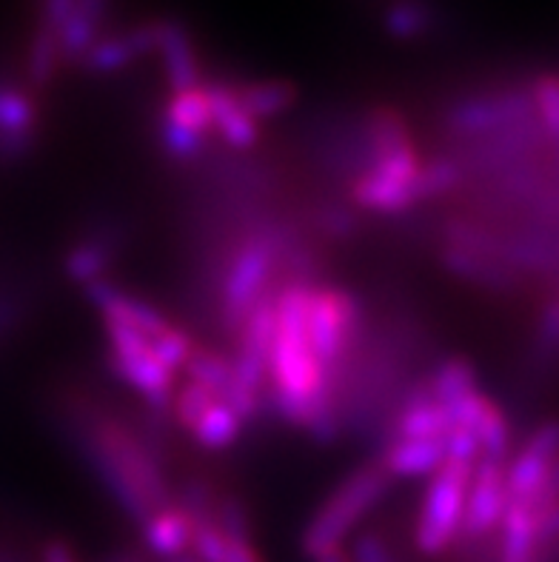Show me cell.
<instances>
[{
	"instance_id": "6da1fadb",
	"label": "cell",
	"mask_w": 559,
	"mask_h": 562,
	"mask_svg": "<svg viewBox=\"0 0 559 562\" xmlns=\"http://www.w3.org/2000/svg\"><path fill=\"white\" fill-rule=\"evenodd\" d=\"M391 485L394 480L385 474L377 460L351 471L303 528V537H300L303 554L314 562L343 554V542L355 535V528L380 506L382 499L389 497Z\"/></svg>"
},
{
	"instance_id": "7a4b0ae2",
	"label": "cell",
	"mask_w": 559,
	"mask_h": 562,
	"mask_svg": "<svg viewBox=\"0 0 559 562\" xmlns=\"http://www.w3.org/2000/svg\"><path fill=\"white\" fill-rule=\"evenodd\" d=\"M474 465L460 460H446L434 471L420 497L414 514V549L425 557H437L448 551L460 537L462 508H466L468 483H471Z\"/></svg>"
},
{
	"instance_id": "3957f363",
	"label": "cell",
	"mask_w": 559,
	"mask_h": 562,
	"mask_svg": "<svg viewBox=\"0 0 559 562\" xmlns=\"http://www.w3.org/2000/svg\"><path fill=\"white\" fill-rule=\"evenodd\" d=\"M425 157L420 155L417 143L394 151L391 157L374 164L355 180L346 183V198L357 212L396 217L417 209V175Z\"/></svg>"
},
{
	"instance_id": "277c9868",
	"label": "cell",
	"mask_w": 559,
	"mask_h": 562,
	"mask_svg": "<svg viewBox=\"0 0 559 562\" xmlns=\"http://www.w3.org/2000/svg\"><path fill=\"white\" fill-rule=\"evenodd\" d=\"M534 117L537 112L528 89H496L454 100L443 114V132L457 143H471Z\"/></svg>"
},
{
	"instance_id": "5b68a950",
	"label": "cell",
	"mask_w": 559,
	"mask_h": 562,
	"mask_svg": "<svg viewBox=\"0 0 559 562\" xmlns=\"http://www.w3.org/2000/svg\"><path fill=\"white\" fill-rule=\"evenodd\" d=\"M508 492H505V463L480 460L474 465L471 483H468L466 508H462V526L457 540L466 546H480L491 540L500 522H503Z\"/></svg>"
},
{
	"instance_id": "8992f818",
	"label": "cell",
	"mask_w": 559,
	"mask_h": 562,
	"mask_svg": "<svg viewBox=\"0 0 559 562\" xmlns=\"http://www.w3.org/2000/svg\"><path fill=\"white\" fill-rule=\"evenodd\" d=\"M559 460V420H546L534 428L523 449L505 463V492L508 499L532 503L539 494L546 474Z\"/></svg>"
},
{
	"instance_id": "52a82bcc",
	"label": "cell",
	"mask_w": 559,
	"mask_h": 562,
	"mask_svg": "<svg viewBox=\"0 0 559 562\" xmlns=\"http://www.w3.org/2000/svg\"><path fill=\"white\" fill-rule=\"evenodd\" d=\"M451 414V423L460 428H468L480 442L482 460L505 463L511 454V423L505 412L496 406L489 394L474 392L468 397L457 400L454 406L446 408Z\"/></svg>"
},
{
	"instance_id": "ba28073f",
	"label": "cell",
	"mask_w": 559,
	"mask_h": 562,
	"mask_svg": "<svg viewBox=\"0 0 559 562\" xmlns=\"http://www.w3.org/2000/svg\"><path fill=\"white\" fill-rule=\"evenodd\" d=\"M41 114L32 94L0 80V164H21L37 149Z\"/></svg>"
},
{
	"instance_id": "9c48e42d",
	"label": "cell",
	"mask_w": 559,
	"mask_h": 562,
	"mask_svg": "<svg viewBox=\"0 0 559 562\" xmlns=\"http://www.w3.org/2000/svg\"><path fill=\"white\" fill-rule=\"evenodd\" d=\"M123 228L114 223H98L80 237L64 257V271L71 283L89 285L107 280V271L123 249Z\"/></svg>"
},
{
	"instance_id": "30bf717a",
	"label": "cell",
	"mask_w": 559,
	"mask_h": 562,
	"mask_svg": "<svg viewBox=\"0 0 559 562\" xmlns=\"http://www.w3.org/2000/svg\"><path fill=\"white\" fill-rule=\"evenodd\" d=\"M83 289L89 303L103 314V321L132 326L143 337H149V340H155L157 335H164L166 328L171 326V321L160 308H155L146 300L135 297V294L123 292L121 285L109 283V280H98V283H89Z\"/></svg>"
},
{
	"instance_id": "8fae6325",
	"label": "cell",
	"mask_w": 559,
	"mask_h": 562,
	"mask_svg": "<svg viewBox=\"0 0 559 562\" xmlns=\"http://www.w3.org/2000/svg\"><path fill=\"white\" fill-rule=\"evenodd\" d=\"M209 109H212V135L234 151H251L260 143V126L248 117L246 109L237 103L228 80H214L205 86Z\"/></svg>"
},
{
	"instance_id": "7c38bea8",
	"label": "cell",
	"mask_w": 559,
	"mask_h": 562,
	"mask_svg": "<svg viewBox=\"0 0 559 562\" xmlns=\"http://www.w3.org/2000/svg\"><path fill=\"white\" fill-rule=\"evenodd\" d=\"M155 52L164 60L166 83L171 86V92H186L200 86L198 52H194L189 29L178 21H155Z\"/></svg>"
},
{
	"instance_id": "4fadbf2b",
	"label": "cell",
	"mask_w": 559,
	"mask_h": 562,
	"mask_svg": "<svg viewBox=\"0 0 559 562\" xmlns=\"http://www.w3.org/2000/svg\"><path fill=\"white\" fill-rule=\"evenodd\" d=\"M157 43V29L155 23H143V26L128 29L123 35L112 37H98L92 43V49L86 52L80 64L94 75H109V71H121L132 66L137 57L152 55Z\"/></svg>"
},
{
	"instance_id": "5bb4252c",
	"label": "cell",
	"mask_w": 559,
	"mask_h": 562,
	"mask_svg": "<svg viewBox=\"0 0 559 562\" xmlns=\"http://www.w3.org/2000/svg\"><path fill=\"white\" fill-rule=\"evenodd\" d=\"M448 460L446 437L443 440H391L377 451V463L391 480L432 477Z\"/></svg>"
},
{
	"instance_id": "9a60e30c",
	"label": "cell",
	"mask_w": 559,
	"mask_h": 562,
	"mask_svg": "<svg viewBox=\"0 0 559 562\" xmlns=\"http://www.w3.org/2000/svg\"><path fill=\"white\" fill-rule=\"evenodd\" d=\"M437 257L439 266L448 274L471 285H482V289H491V292H514L519 285V271H514L503 260H494V257L474 255V251L457 249V246H448V243H443Z\"/></svg>"
},
{
	"instance_id": "2e32d148",
	"label": "cell",
	"mask_w": 559,
	"mask_h": 562,
	"mask_svg": "<svg viewBox=\"0 0 559 562\" xmlns=\"http://www.w3.org/2000/svg\"><path fill=\"white\" fill-rule=\"evenodd\" d=\"M191 535H194V520L183 508H160L141 526L143 554H146V560L152 557L155 562L186 554L191 549Z\"/></svg>"
},
{
	"instance_id": "e0dca14e",
	"label": "cell",
	"mask_w": 559,
	"mask_h": 562,
	"mask_svg": "<svg viewBox=\"0 0 559 562\" xmlns=\"http://www.w3.org/2000/svg\"><path fill=\"white\" fill-rule=\"evenodd\" d=\"M234 98L246 109L248 117L266 121L289 112L298 103V89L289 80H257V83H232Z\"/></svg>"
},
{
	"instance_id": "ac0fdd59",
	"label": "cell",
	"mask_w": 559,
	"mask_h": 562,
	"mask_svg": "<svg viewBox=\"0 0 559 562\" xmlns=\"http://www.w3.org/2000/svg\"><path fill=\"white\" fill-rule=\"evenodd\" d=\"M425 385L432 397L439 406H454L457 400L468 397V394L480 392V380H477V369L466 357H446L439 360L428 374H425Z\"/></svg>"
},
{
	"instance_id": "d6986e66",
	"label": "cell",
	"mask_w": 559,
	"mask_h": 562,
	"mask_svg": "<svg viewBox=\"0 0 559 562\" xmlns=\"http://www.w3.org/2000/svg\"><path fill=\"white\" fill-rule=\"evenodd\" d=\"M243 420L223 400H214L212 406L200 414V420L191 426L189 437L203 451H226L243 440Z\"/></svg>"
},
{
	"instance_id": "ffe728a7",
	"label": "cell",
	"mask_w": 559,
	"mask_h": 562,
	"mask_svg": "<svg viewBox=\"0 0 559 562\" xmlns=\"http://www.w3.org/2000/svg\"><path fill=\"white\" fill-rule=\"evenodd\" d=\"M191 554L200 562H266L255 542H237L214 526H194Z\"/></svg>"
},
{
	"instance_id": "44dd1931",
	"label": "cell",
	"mask_w": 559,
	"mask_h": 562,
	"mask_svg": "<svg viewBox=\"0 0 559 562\" xmlns=\"http://www.w3.org/2000/svg\"><path fill=\"white\" fill-rule=\"evenodd\" d=\"M309 228L314 235L328 237V240H355L362 232V217L351 203H340V200H317L309 209Z\"/></svg>"
},
{
	"instance_id": "7402d4cb",
	"label": "cell",
	"mask_w": 559,
	"mask_h": 562,
	"mask_svg": "<svg viewBox=\"0 0 559 562\" xmlns=\"http://www.w3.org/2000/svg\"><path fill=\"white\" fill-rule=\"evenodd\" d=\"M157 146H160V151L169 157L171 164L194 166L209 157L212 137L178 126V123L166 121L164 114H160V121H157Z\"/></svg>"
},
{
	"instance_id": "603a6c76",
	"label": "cell",
	"mask_w": 559,
	"mask_h": 562,
	"mask_svg": "<svg viewBox=\"0 0 559 562\" xmlns=\"http://www.w3.org/2000/svg\"><path fill=\"white\" fill-rule=\"evenodd\" d=\"M164 117L178 126L191 128L198 135H212V109H209V94L205 86H194L186 92H171L169 103L164 109Z\"/></svg>"
},
{
	"instance_id": "cb8c5ba5",
	"label": "cell",
	"mask_w": 559,
	"mask_h": 562,
	"mask_svg": "<svg viewBox=\"0 0 559 562\" xmlns=\"http://www.w3.org/2000/svg\"><path fill=\"white\" fill-rule=\"evenodd\" d=\"M382 26L396 41H417L434 29V9L423 0H394L382 14Z\"/></svg>"
},
{
	"instance_id": "d4e9b609",
	"label": "cell",
	"mask_w": 559,
	"mask_h": 562,
	"mask_svg": "<svg viewBox=\"0 0 559 562\" xmlns=\"http://www.w3.org/2000/svg\"><path fill=\"white\" fill-rule=\"evenodd\" d=\"M183 371L189 383L200 385L205 392H212L214 397H220V394L226 392L228 380H232V360L226 355H220V351L198 346V349L191 351L189 360H186Z\"/></svg>"
},
{
	"instance_id": "484cf974",
	"label": "cell",
	"mask_w": 559,
	"mask_h": 562,
	"mask_svg": "<svg viewBox=\"0 0 559 562\" xmlns=\"http://www.w3.org/2000/svg\"><path fill=\"white\" fill-rule=\"evenodd\" d=\"M64 64L60 60V49H57V37L52 29L41 26L35 29V35H32V43H29L26 52V78L29 83L35 86V89H43V86H49L57 75V66Z\"/></svg>"
},
{
	"instance_id": "4316f807",
	"label": "cell",
	"mask_w": 559,
	"mask_h": 562,
	"mask_svg": "<svg viewBox=\"0 0 559 562\" xmlns=\"http://www.w3.org/2000/svg\"><path fill=\"white\" fill-rule=\"evenodd\" d=\"M528 92H532L543 135L548 137V143H559V75H551V71L539 75Z\"/></svg>"
},
{
	"instance_id": "83f0119b",
	"label": "cell",
	"mask_w": 559,
	"mask_h": 562,
	"mask_svg": "<svg viewBox=\"0 0 559 562\" xmlns=\"http://www.w3.org/2000/svg\"><path fill=\"white\" fill-rule=\"evenodd\" d=\"M214 528L237 542H255L251 512H248L246 503L232 492H220L217 512H214Z\"/></svg>"
},
{
	"instance_id": "f1b7e54d",
	"label": "cell",
	"mask_w": 559,
	"mask_h": 562,
	"mask_svg": "<svg viewBox=\"0 0 559 562\" xmlns=\"http://www.w3.org/2000/svg\"><path fill=\"white\" fill-rule=\"evenodd\" d=\"M149 349L152 355L166 366V369L175 371V369H183L186 360L191 357V351L198 349V342H194V337H191L186 328H178L175 323H171L164 335H157L155 340H149Z\"/></svg>"
},
{
	"instance_id": "f546056e",
	"label": "cell",
	"mask_w": 559,
	"mask_h": 562,
	"mask_svg": "<svg viewBox=\"0 0 559 562\" xmlns=\"http://www.w3.org/2000/svg\"><path fill=\"white\" fill-rule=\"evenodd\" d=\"M348 557H351L348 562H400L396 551L391 549V542L377 535V531H360L351 542Z\"/></svg>"
},
{
	"instance_id": "4dcf8cb0",
	"label": "cell",
	"mask_w": 559,
	"mask_h": 562,
	"mask_svg": "<svg viewBox=\"0 0 559 562\" xmlns=\"http://www.w3.org/2000/svg\"><path fill=\"white\" fill-rule=\"evenodd\" d=\"M75 7H78V0H43V26L52 29L57 35V29L69 21Z\"/></svg>"
},
{
	"instance_id": "1f68e13d",
	"label": "cell",
	"mask_w": 559,
	"mask_h": 562,
	"mask_svg": "<svg viewBox=\"0 0 559 562\" xmlns=\"http://www.w3.org/2000/svg\"><path fill=\"white\" fill-rule=\"evenodd\" d=\"M43 562H78L75 560V554H71V549L66 546V542L60 540H52L43 546V554H41Z\"/></svg>"
},
{
	"instance_id": "d6a6232c",
	"label": "cell",
	"mask_w": 559,
	"mask_h": 562,
	"mask_svg": "<svg viewBox=\"0 0 559 562\" xmlns=\"http://www.w3.org/2000/svg\"><path fill=\"white\" fill-rule=\"evenodd\" d=\"M164 562H200L198 557L191 554V551H186V554H178V557H171V560H164Z\"/></svg>"
},
{
	"instance_id": "836d02e7",
	"label": "cell",
	"mask_w": 559,
	"mask_h": 562,
	"mask_svg": "<svg viewBox=\"0 0 559 562\" xmlns=\"http://www.w3.org/2000/svg\"><path fill=\"white\" fill-rule=\"evenodd\" d=\"M340 557L343 554H332V557H326V560H320V562H340Z\"/></svg>"
}]
</instances>
